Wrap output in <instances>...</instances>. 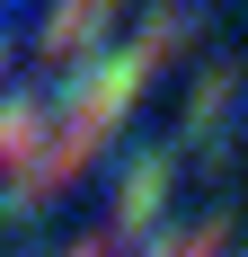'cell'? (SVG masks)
Segmentation results:
<instances>
[{"mask_svg": "<svg viewBox=\"0 0 248 257\" xmlns=\"http://www.w3.org/2000/svg\"><path fill=\"white\" fill-rule=\"evenodd\" d=\"M71 257H106V248H98V239H80V248H71Z\"/></svg>", "mask_w": 248, "mask_h": 257, "instance_id": "4", "label": "cell"}, {"mask_svg": "<svg viewBox=\"0 0 248 257\" xmlns=\"http://www.w3.org/2000/svg\"><path fill=\"white\" fill-rule=\"evenodd\" d=\"M36 133H45V115H36L27 98H9V106H0V160H18L27 142H36Z\"/></svg>", "mask_w": 248, "mask_h": 257, "instance_id": "2", "label": "cell"}, {"mask_svg": "<svg viewBox=\"0 0 248 257\" xmlns=\"http://www.w3.org/2000/svg\"><path fill=\"white\" fill-rule=\"evenodd\" d=\"M222 248V222H204V231H177V239H160V257H213Z\"/></svg>", "mask_w": 248, "mask_h": 257, "instance_id": "3", "label": "cell"}, {"mask_svg": "<svg viewBox=\"0 0 248 257\" xmlns=\"http://www.w3.org/2000/svg\"><path fill=\"white\" fill-rule=\"evenodd\" d=\"M106 18H115V0H53V18H45V53H53V62L89 53V45L106 36Z\"/></svg>", "mask_w": 248, "mask_h": 257, "instance_id": "1", "label": "cell"}]
</instances>
